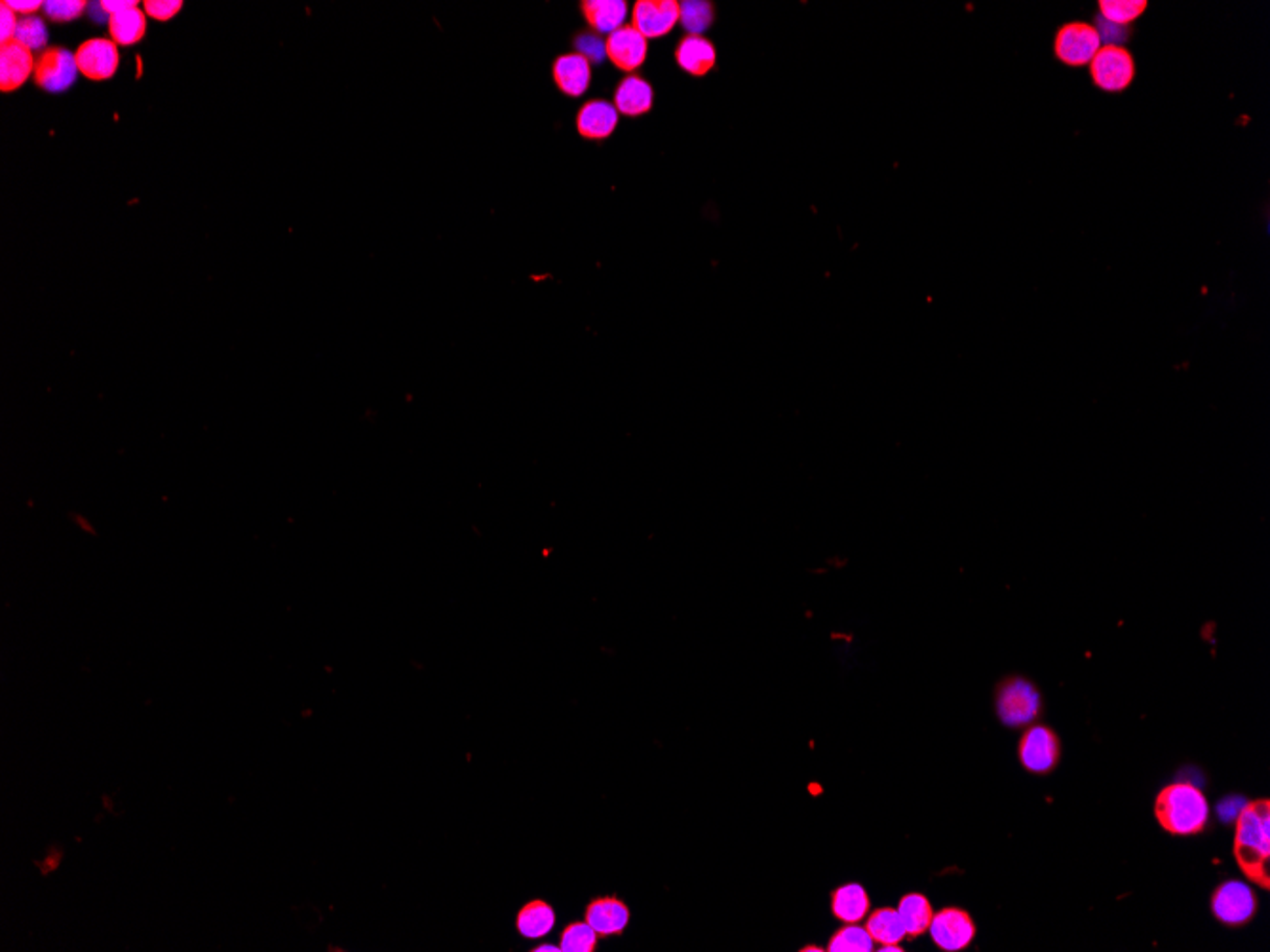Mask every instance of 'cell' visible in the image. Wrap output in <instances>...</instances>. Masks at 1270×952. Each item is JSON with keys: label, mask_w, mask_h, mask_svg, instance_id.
I'll return each instance as SVG.
<instances>
[{"label": "cell", "mask_w": 1270, "mask_h": 952, "mask_svg": "<svg viewBox=\"0 0 1270 952\" xmlns=\"http://www.w3.org/2000/svg\"><path fill=\"white\" fill-rule=\"evenodd\" d=\"M1235 859L1249 882L1270 890V800L1248 802L1237 818Z\"/></svg>", "instance_id": "6da1fadb"}, {"label": "cell", "mask_w": 1270, "mask_h": 952, "mask_svg": "<svg viewBox=\"0 0 1270 952\" xmlns=\"http://www.w3.org/2000/svg\"><path fill=\"white\" fill-rule=\"evenodd\" d=\"M1154 816L1162 829L1173 837H1193L1204 831L1210 820V804L1196 786L1175 781L1159 793L1154 800Z\"/></svg>", "instance_id": "7a4b0ae2"}, {"label": "cell", "mask_w": 1270, "mask_h": 952, "mask_svg": "<svg viewBox=\"0 0 1270 952\" xmlns=\"http://www.w3.org/2000/svg\"><path fill=\"white\" fill-rule=\"evenodd\" d=\"M995 705L998 719L1010 728L1027 726L1041 717V692L1030 679L1012 675L998 685Z\"/></svg>", "instance_id": "3957f363"}, {"label": "cell", "mask_w": 1270, "mask_h": 952, "mask_svg": "<svg viewBox=\"0 0 1270 952\" xmlns=\"http://www.w3.org/2000/svg\"><path fill=\"white\" fill-rule=\"evenodd\" d=\"M1018 755L1021 765L1031 774H1048L1060 763V738L1048 726L1033 724L1019 740Z\"/></svg>", "instance_id": "277c9868"}, {"label": "cell", "mask_w": 1270, "mask_h": 952, "mask_svg": "<svg viewBox=\"0 0 1270 952\" xmlns=\"http://www.w3.org/2000/svg\"><path fill=\"white\" fill-rule=\"evenodd\" d=\"M1212 912L1221 924L1238 928L1255 917L1258 898L1248 884L1228 880L1216 887L1212 896Z\"/></svg>", "instance_id": "5b68a950"}, {"label": "cell", "mask_w": 1270, "mask_h": 952, "mask_svg": "<svg viewBox=\"0 0 1270 952\" xmlns=\"http://www.w3.org/2000/svg\"><path fill=\"white\" fill-rule=\"evenodd\" d=\"M1090 73L1097 88L1106 92H1122L1128 88L1136 75V63L1126 48L1101 46L1090 63Z\"/></svg>", "instance_id": "8992f818"}, {"label": "cell", "mask_w": 1270, "mask_h": 952, "mask_svg": "<svg viewBox=\"0 0 1270 952\" xmlns=\"http://www.w3.org/2000/svg\"><path fill=\"white\" fill-rule=\"evenodd\" d=\"M1099 48V36L1090 23H1067L1056 36V55L1065 66H1090Z\"/></svg>", "instance_id": "52a82bcc"}, {"label": "cell", "mask_w": 1270, "mask_h": 952, "mask_svg": "<svg viewBox=\"0 0 1270 952\" xmlns=\"http://www.w3.org/2000/svg\"><path fill=\"white\" fill-rule=\"evenodd\" d=\"M680 23V2L678 0H637L632 8V27L635 31L651 38H662L676 29Z\"/></svg>", "instance_id": "ba28073f"}, {"label": "cell", "mask_w": 1270, "mask_h": 952, "mask_svg": "<svg viewBox=\"0 0 1270 952\" xmlns=\"http://www.w3.org/2000/svg\"><path fill=\"white\" fill-rule=\"evenodd\" d=\"M929 931L942 951L957 952L974 942L975 924L963 908L947 907L932 917Z\"/></svg>", "instance_id": "9c48e42d"}, {"label": "cell", "mask_w": 1270, "mask_h": 952, "mask_svg": "<svg viewBox=\"0 0 1270 952\" xmlns=\"http://www.w3.org/2000/svg\"><path fill=\"white\" fill-rule=\"evenodd\" d=\"M77 57L66 48H48L39 55L34 66V80L48 92H66L77 82Z\"/></svg>", "instance_id": "30bf717a"}, {"label": "cell", "mask_w": 1270, "mask_h": 952, "mask_svg": "<svg viewBox=\"0 0 1270 952\" xmlns=\"http://www.w3.org/2000/svg\"><path fill=\"white\" fill-rule=\"evenodd\" d=\"M605 54L618 71L634 75L639 67L646 61L649 41L632 25H625L618 31L605 36Z\"/></svg>", "instance_id": "8fae6325"}, {"label": "cell", "mask_w": 1270, "mask_h": 952, "mask_svg": "<svg viewBox=\"0 0 1270 952\" xmlns=\"http://www.w3.org/2000/svg\"><path fill=\"white\" fill-rule=\"evenodd\" d=\"M75 57H77L78 73L94 82L115 77L119 63H121L119 46L115 45L110 38H90L80 45L75 52Z\"/></svg>", "instance_id": "7c38bea8"}, {"label": "cell", "mask_w": 1270, "mask_h": 952, "mask_svg": "<svg viewBox=\"0 0 1270 952\" xmlns=\"http://www.w3.org/2000/svg\"><path fill=\"white\" fill-rule=\"evenodd\" d=\"M618 121L620 114L614 109L613 101L591 98L584 101L577 112V132L588 141H603L613 135Z\"/></svg>", "instance_id": "4fadbf2b"}, {"label": "cell", "mask_w": 1270, "mask_h": 952, "mask_svg": "<svg viewBox=\"0 0 1270 952\" xmlns=\"http://www.w3.org/2000/svg\"><path fill=\"white\" fill-rule=\"evenodd\" d=\"M674 59L683 73L702 78L715 69L717 50L708 36L685 33L674 48Z\"/></svg>", "instance_id": "5bb4252c"}, {"label": "cell", "mask_w": 1270, "mask_h": 952, "mask_svg": "<svg viewBox=\"0 0 1270 952\" xmlns=\"http://www.w3.org/2000/svg\"><path fill=\"white\" fill-rule=\"evenodd\" d=\"M552 78L563 96L582 98L590 89L593 66L584 55L567 52L554 59Z\"/></svg>", "instance_id": "9a60e30c"}, {"label": "cell", "mask_w": 1270, "mask_h": 952, "mask_svg": "<svg viewBox=\"0 0 1270 952\" xmlns=\"http://www.w3.org/2000/svg\"><path fill=\"white\" fill-rule=\"evenodd\" d=\"M584 920L590 924L600 940L620 935L630 924V908L623 899L614 896L591 899L584 910Z\"/></svg>", "instance_id": "2e32d148"}, {"label": "cell", "mask_w": 1270, "mask_h": 952, "mask_svg": "<svg viewBox=\"0 0 1270 952\" xmlns=\"http://www.w3.org/2000/svg\"><path fill=\"white\" fill-rule=\"evenodd\" d=\"M614 109L628 119L645 117L655 107V88L641 75H626L613 92Z\"/></svg>", "instance_id": "e0dca14e"}, {"label": "cell", "mask_w": 1270, "mask_h": 952, "mask_svg": "<svg viewBox=\"0 0 1270 952\" xmlns=\"http://www.w3.org/2000/svg\"><path fill=\"white\" fill-rule=\"evenodd\" d=\"M34 55L29 48L10 41L0 48V88L2 92H14L23 86L27 78L34 73Z\"/></svg>", "instance_id": "ac0fdd59"}, {"label": "cell", "mask_w": 1270, "mask_h": 952, "mask_svg": "<svg viewBox=\"0 0 1270 952\" xmlns=\"http://www.w3.org/2000/svg\"><path fill=\"white\" fill-rule=\"evenodd\" d=\"M581 14L588 29L593 33L609 36L625 27L628 18L626 0H582Z\"/></svg>", "instance_id": "d6986e66"}, {"label": "cell", "mask_w": 1270, "mask_h": 952, "mask_svg": "<svg viewBox=\"0 0 1270 952\" xmlns=\"http://www.w3.org/2000/svg\"><path fill=\"white\" fill-rule=\"evenodd\" d=\"M556 926V910L547 899H531L524 903L515 915V930L526 942H538L547 937Z\"/></svg>", "instance_id": "ffe728a7"}, {"label": "cell", "mask_w": 1270, "mask_h": 952, "mask_svg": "<svg viewBox=\"0 0 1270 952\" xmlns=\"http://www.w3.org/2000/svg\"><path fill=\"white\" fill-rule=\"evenodd\" d=\"M832 912L844 924H858L869 912V896L860 884H844L832 894Z\"/></svg>", "instance_id": "44dd1931"}, {"label": "cell", "mask_w": 1270, "mask_h": 952, "mask_svg": "<svg viewBox=\"0 0 1270 952\" xmlns=\"http://www.w3.org/2000/svg\"><path fill=\"white\" fill-rule=\"evenodd\" d=\"M865 930L869 931L871 940L881 947L899 945L908 937V931L896 908L883 907L873 910L865 922Z\"/></svg>", "instance_id": "7402d4cb"}, {"label": "cell", "mask_w": 1270, "mask_h": 952, "mask_svg": "<svg viewBox=\"0 0 1270 952\" xmlns=\"http://www.w3.org/2000/svg\"><path fill=\"white\" fill-rule=\"evenodd\" d=\"M896 910H898L899 919L904 922L908 937L911 940L926 933L931 928L934 910H932L931 901L924 896H920V894L904 896Z\"/></svg>", "instance_id": "603a6c76"}, {"label": "cell", "mask_w": 1270, "mask_h": 952, "mask_svg": "<svg viewBox=\"0 0 1270 952\" xmlns=\"http://www.w3.org/2000/svg\"><path fill=\"white\" fill-rule=\"evenodd\" d=\"M147 14L139 8L121 11L109 18L110 41L115 45L132 46L139 43L147 31Z\"/></svg>", "instance_id": "cb8c5ba5"}, {"label": "cell", "mask_w": 1270, "mask_h": 952, "mask_svg": "<svg viewBox=\"0 0 1270 952\" xmlns=\"http://www.w3.org/2000/svg\"><path fill=\"white\" fill-rule=\"evenodd\" d=\"M715 22V4L706 0L680 2V23L687 34H704Z\"/></svg>", "instance_id": "d4e9b609"}, {"label": "cell", "mask_w": 1270, "mask_h": 952, "mask_svg": "<svg viewBox=\"0 0 1270 952\" xmlns=\"http://www.w3.org/2000/svg\"><path fill=\"white\" fill-rule=\"evenodd\" d=\"M598 942H600V935L593 931L586 920L570 922L561 931L559 949L561 952H593L598 947Z\"/></svg>", "instance_id": "484cf974"}, {"label": "cell", "mask_w": 1270, "mask_h": 952, "mask_svg": "<svg viewBox=\"0 0 1270 952\" xmlns=\"http://www.w3.org/2000/svg\"><path fill=\"white\" fill-rule=\"evenodd\" d=\"M875 947V942L871 940L869 931L865 928H860L858 924H846L844 928L837 931L832 937V942L828 945L830 952H871Z\"/></svg>", "instance_id": "4316f807"}, {"label": "cell", "mask_w": 1270, "mask_h": 952, "mask_svg": "<svg viewBox=\"0 0 1270 952\" xmlns=\"http://www.w3.org/2000/svg\"><path fill=\"white\" fill-rule=\"evenodd\" d=\"M1147 8L1145 0H1101L1099 2V16L1107 22L1117 23V25H1128L1129 22L1138 20L1139 16Z\"/></svg>", "instance_id": "83f0119b"}, {"label": "cell", "mask_w": 1270, "mask_h": 952, "mask_svg": "<svg viewBox=\"0 0 1270 952\" xmlns=\"http://www.w3.org/2000/svg\"><path fill=\"white\" fill-rule=\"evenodd\" d=\"M14 41H18L20 45L25 46V48H29L31 52L43 50L46 43H48V29H46V23L43 22L41 18H36V16H27V18H22V20H20V25H18V31H16Z\"/></svg>", "instance_id": "f1b7e54d"}, {"label": "cell", "mask_w": 1270, "mask_h": 952, "mask_svg": "<svg viewBox=\"0 0 1270 952\" xmlns=\"http://www.w3.org/2000/svg\"><path fill=\"white\" fill-rule=\"evenodd\" d=\"M573 48L577 54L584 55L591 66L602 63L607 57L605 54V36L593 33L590 29H584L573 36Z\"/></svg>", "instance_id": "f546056e"}, {"label": "cell", "mask_w": 1270, "mask_h": 952, "mask_svg": "<svg viewBox=\"0 0 1270 952\" xmlns=\"http://www.w3.org/2000/svg\"><path fill=\"white\" fill-rule=\"evenodd\" d=\"M86 2L84 0H48L43 6L46 18H50L52 22H73L77 20L82 11L86 10Z\"/></svg>", "instance_id": "4dcf8cb0"}, {"label": "cell", "mask_w": 1270, "mask_h": 952, "mask_svg": "<svg viewBox=\"0 0 1270 952\" xmlns=\"http://www.w3.org/2000/svg\"><path fill=\"white\" fill-rule=\"evenodd\" d=\"M1094 29L1101 46H1122V43L1128 38V29L1124 25L1107 22L1101 16L1097 18Z\"/></svg>", "instance_id": "1f68e13d"}, {"label": "cell", "mask_w": 1270, "mask_h": 952, "mask_svg": "<svg viewBox=\"0 0 1270 952\" xmlns=\"http://www.w3.org/2000/svg\"><path fill=\"white\" fill-rule=\"evenodd\" d=\"M143 6L149 18H153L156 22H168L179 14L183 2L181 0H147Z\"/></svg>", "instance_id": "d6a6232c"}, {"label": "cell", "mask_w": 1270, "mask_h": 952, "mask_svg": "<svg viewBox=\"0 0 1270 952\" xmlns=\"http://www.w3.org/2000/svg\"><path fill=\"white\" fill-rule=\"evenodd\" d=\"M0 20H2V25H0V38H2V45H6V43L14 41L16 31H18V25H20V20L16 18V14H14V11H11L10 8L4 4V2H2V8H0Z\"/></svg>", "instance_id": "836d02e7"}, {"label": "cell", "mask_w": 1270, "mask_h": 952, "mask_svg": "<svg viewBox=\"0 0 1270 952\" xmlns=\"http://www.w3.org/2000/svg\"><path fill=\"white\" fill-rule=\"evenodd\" d=\"M4 4H6V6L14 11V14H23V18L33 16L34 11L45 6V2H41V0H10V2H4Z\"/></svg>", "instance_id": "e575fe53"}, {"label": "cell", "mask_w": 1270, "mask_h": 952, "mask_svg": "<svg viewBox=\"0 0 1270 952\" xmlns=\"http://www.w3.org/2000/svg\"><path fill=\"white\" fill-rule=\"evenodd\" d=\"M99 6L110 18V16L121 14V11L137 8V2L135 0H103V2H99Z\"/></svg>", "instance_id": "d590c367"}, {"label": "cell", "mask_w": 1270, "mask_h": 952, "mask_svg": "<svg viewBox=\"0 0 1270 952\" xmlns=\"http://www.w3.org/2000/svg\"><path fill=\"white\" fill-rule=\"evenodd\" d=\"M531 951H533V952H544V951L561 952V949H559V945H537V947H535V949H531Z\"/></svg>", "instance_id": "8d00e7d4"}, {"label": "cell", "mask_w": 1270, "mask_h": 952, "mask_svg": "<svg viewBox=\"0 0 1270 952\" xmlns=\"http://www.w3.org/2000/svg\"><path fill=\"white\" fill-rule=\"evenodd\" d=\"M803 951H818V952H820V951H821V949H820V947H807V949H803Z\"/></svg>", "instance_id": "74e56055"}]
</instances>
